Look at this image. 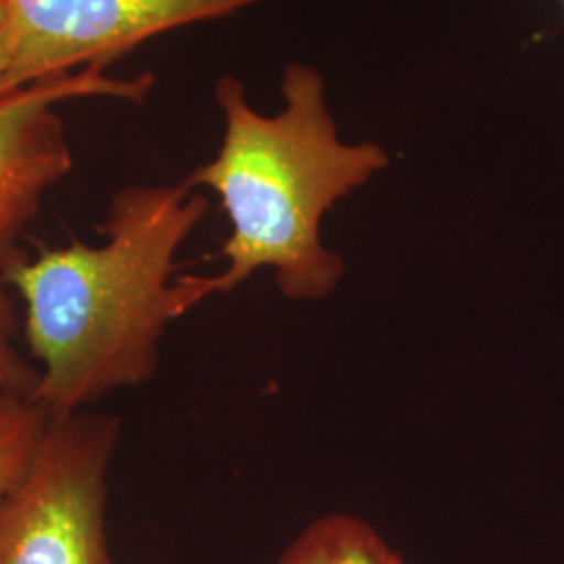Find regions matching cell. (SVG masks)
Returning a JSON list of instances; mask_svg holds the SVG:
<instances>
[{
    "label": "cell",
    "mask_w": 564,
    "mask_h": 564,
    "mask_svg": "<svg viewBox=\"0 0 564 564\" xmlns=\"http://www.w3.org/2000/svg\"><path fill=\"white\" fill-rule=\"evenodd\" d=\"M120 433L118 416L90 410L48 423L0 498V564H113L107 477Z\"/></svg>",
    "instance_id": "3957f363"
},
{
    "label": "cell",
    "mask_w": 564,
    "mask_h": 564,
    "mask_svg": "<svg viewBox=\"0 0 564 564\" xmlns=\"http://www.w3.org/2000/svg\"><path fill=\"white\" fill-rule=\"evenodd\" d=\"M11 21V65L0 97L107 65L176 28L223 20L268 0H2Z\"/></svg>",
    "instance_id": "277c9868"
},
{
    "label": "cell",
    "mask_w": 564,
    "mask_h": 564,
    "mask_svg": "<svg viewBox=\"0 0 564 564\" xmlns=\"http://www.w3.org/2000/svg\"><path fill=\"white\" fill-rule=\"evenodd\" d=\"M20 256L15 241L0 237V387L11 398L28 400L39 381V370L28 362L18 347L20 323L9 291V268Z\"/></svg>",
    "instance_id": "52a82bcc"
},
{
    "label": "cell",
    "mask_w": 564,
    "mask_h": 564,
    "mask_svg": "<svg viewBox=\"0 0 564 564\" xmlns=\"http://www.w3.org/2000/svg\"><path fill=\"white\" fill-rule=\"evenodd\" d=\"M563 2H564V0H563Z\"/></svg>",
    "instance_id": "8fae6325"
},
{
    "label": "cell",
    "mask_w": 564,
    "mask_h": 564,
    "mask_svg": "<svg viewBox=\"0 0 564 564\" xmlns=\"http://www.w3.org/2000/svg\"><path fill=\"white\" fill-rule=\"evenodd\" d=\"M7 398H11V395H7V393H4V389H2V387H0V403L4 402V400H7Z\"/></svg>",
    "instance_id": "30bf717a"
},
{
    "label": "cell",
    "mask_w": 564,
    "mask_h": 564,
    "mask_svg": "<svg viewBox=\"0 0 564 564\" xmlns=\"http://www.w3.org/2000/svg\"><path fill=\"white\" fill-rule=\"evenodd\" d=\"M48 421L30 400L7 398L0 403V498L20 479Z\"/></svg>",
    "instance_id": "ba28073f"
},
{
    "label": "cell",
    "mask_w": 564,
    "mask_h": 564,
    "mask_svg": "<svg viewBox=\"0 0 564 564\" xmlns=\"http://www.w3.org/2000/svg\"><path fill=\"white\" fill-rule=\"evenodd\" d=\"M11 65V21L7 4L0 0V84Z\"/></svg>",
    "instance_id": "9c48e42d"
},
{
    "label": "cell",
    "mask_w": 564,
    "mask_h": 564,
    "mask_svg": "<svg viewBox=\"0 0 564 564\" xmlns=\"http://www.w3.org/2000/svg\"><path fill=\"white\" fill-rule=\"evenodd\" d=\"M207 212L186 182L128 184L109 205L105 242L72 241L11 263L23 341L41 366L28 400L48 423L155 377L167 326L207 300L197 274L174 279L176 253Z\"/></svg>",
    "instance_id": "6da1fadb"
},
{
    "label": "cell",
    "mask_w": 564,
    "mask_h": 564,
    "mask_svg": "<svg viewBox=\"0 0 564 564\" xmlns=\"http://www.w3.org/2000/svg\"><path fill=\"white\" fill-rule=\"evenodd\" d=\"M276 564H410L370 523L354 514L314 519L282 550Z\"/></svg>",
    "instance_id": "8992f818"
},
{
    "label": "cell",
    "mask_w": 564,
    "mask_h": 564,
    "mask_svg": "<svg viewBox=\"0 0 564 564\" xmlns=\"http://www.w3.org/2000/svg\"><path fill=\"white\" fill-rule=\"evenodd\" d=\"M105 65L36 82L0 97V237L15 241L41 212L44 195L63 181L74 158L65 123L55 107L67 99L111 97L142 102L153 88V74L113 80Z\"/></svg>",
    "instance_id": "5b68a950"
},
{
    "label": "cell",
    "mask_w": 564,
    "mask_h": 564,
    "mask_svg": "<svg viewBox=\"0 0 564 564\" xmlns=\"http://www.w3.org/2000/svg\"><path fill=\"white\" fill-rule=\"evenodd\" d=\"M281 93L284 109L268 118L247 102L237 78L216 84L226 121L223 144L184 181L212 188L232 226L220 251L226 268L216 276L197 274L205 297L239 289L263 268L274 270L286 300L328 297L345 263L324 247V214L391 163L379 142L339 139L314 67L289 63Z\"/></svg>",
    "instance_id": "7a4b0ae2"
}]
</instances>
